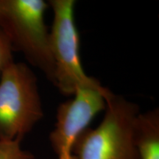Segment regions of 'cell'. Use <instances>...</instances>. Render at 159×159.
I'll return each instance as SVG.
<instances>
[{"instance_id": "1", "label": "cell", "mask_w": 159, "mask_h": 159, "mask_svg": "<svg viewBox=\"0 0 159 159\" xmlns=\"http://www.w3.org/2000/svg\"><path fill=\"white\" fill-rule=\"evenodd\" d=\"M48 5L43 0H0V30L13 51L22 53L55 85V63L44 20Z\"/></svg>"}, {"instance_id": "2", "label": "cell", "mask_w": 159, "mask_h": 159, "mask_svg": "<svg viewBox=\"0 0 159 159\" xmlns=\"http://www.w3.org/2000/svg\"><path fill=\"white\" fill-rule=\"evenodd\" d=\"M139 106L111 93L104 118L95 129L87 128L75 140L71 154L77 159H139L134 128Z\"/></svg>"}, {"instance_id": "3", "label": "cell", "mask_w": 159, "mask_h": 159, "mask_svg": "<svg viewBox=\"0 0 159 159\" xmlns=\"http://www.w3.org/2000/svg\"><path fill=\"white\" fill-rule=\"evenodd\" d=\"M43 116L36 76L12 61L0 77V140H21Z\"/></svg>"}, {"instance_id": "4", "label": "cell", "mask_w": 159, "mask_h": 159, "mask_svg": "<svg viewBox=\"0 0 159 159\" xmlns=\"http://www.w3.org/2000/svg\"><path fill=\"white\" fill-rule=\"evenodd\" d=\"M74 0H50L53 23L49 43L55 63V86L63 95H74L77 88L94 84L97 79L87 75L81 65L80 39L75 21Z\"/></svg>"}, {"instance_id": "5", "label": "cell", "mask_w": 159, "mask_h": 159, "mask_svg": "<svg viewBox=\"0 0 159 159\" xmlns=\"http://www.w3.org/2000/svg\"><path fill=\"white\" fill-rule=\"evenodd\" d=\"M111 91L98 82L77 88L74 99L61 103L57 110L56 124L49 141L58 159L72 156V146L79 135L89 128L94 116L106 108Z\"/></svg>"}, {"instance_id": "6", "label": "cell", "mask_w": 159, "mask_h": 159, "mask_svg": "<svg viewBox=\"0 0 159 159\" xmlns=\"http://www.w3.org/2000/svg\"><path fill=\"white\" fill-rule=\"evenodd\" d=\"M135 144L139 159H159V110L139 113L135 122Z\"/></svg>"}, {"instance_id": "7", "label": "cell", "mask_w": 159, "mask_h": 159, "mask_svg": "<svg viewBox=\"0 0 159 159\" xmlns=\"http://www.w3.org/2000/svg\"><path fill=\"white\" fill-rule=\"evenodd\" d=\"M21 141L0 140V159H34L30 152L21 148Z\"/></svg>"}, {"instance_id": "8", "label": "cell", "mask_w": 159, "mask_h": 159, "mask_svg": "<svg viewBox=\"0 0 159 159\" xmlns=\"http://www.w3.org/2000/svg\"><path fill=\"white\" fill-rule=\"evenodd\" d=\"M13 52L7 37L0 30V77L5 67L13 61Z\"/></svg>"}, {"instance_id": "9", "label": "cell", "mask_w": 159, "mask_h": 159, "mask_svg": "<svg viewBox=\"0 0 159 159\" xmlns=\"http://www.w3.org/2000/svg\"><path fill=\"white\" fill-rule=\"evenodd\" d=\"M66 159H67V158H66ZM68 159H77V158L74 156V155H72L71 158H68Z\"/></svg>"}]
</instances>
